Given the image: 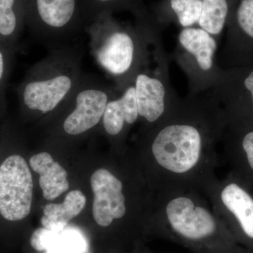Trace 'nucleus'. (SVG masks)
Returning <instances> with one entry per match:
<instances>
[{
  "label": "nucleus",
  "mask_w": 253,
  "mask_h": 253,
  "mask_svg": "<svg viewBox=\"0 0 253 253\" xmlns=\"http://www.w3.org/2000/svg\"><path fill=\"white\" fill-rule=\"evenodd\" d=\"M85 204L86 198L82 191H70L62 204H49L44 206L42 224L49 230L60 233L66 229L69 221L82 212Z\"/></svg>",
  "instance_id": "4468645a"
},
{
  "label": "nucleus",
  "mask_w": 253,
  "mask_h": 253,
  "mask_svg": "<svg viewBox=\"0 0 253 253\" xmlns=\"http://www.w3.org/2000/svg\"><path fill=\"white\" fill-rule=\"evenodd\" d=\"M223 204L239 221L249 237L253 238V200L236 184H229L221 192Z\"/></svg>",
  "instance_id": "f3484780"
},
{
  "label": "nucleus",
  "mask_w": 253,
  "mask_h": 253,
  "mask_svg": "<svg viewBox=\"0 0 253 253\" xmlns=\"http://www.w3.org/2000/svg\"><path fill=\"white\" fill-rule=\"evenodd\" d=\"M118 91L96 75L83 73L71 95L56 109L65 113L61 129L69 136H78L94 129L102 120L106 105Z\"/></svg>",
  "instance_id": "39448f33"
},
{
  "label": "nucleus",
  "mask_w": 253,
  "mask_h": 253,
  "mask_svg": "<svg viewBox=\"0 0 253 253\" xmlns=\"http://www.w3.org/2000/svg\"><path fill=\"white\" fill-rule=\"evenodd\" d=\"M167 214L173 229L188 239H202L215 229L212 215L204 208L195 207L187 198L171 201L167 206Z\"/></svg>",
  "instance_id": "9d476101"
},
{
  "label": "nucleus",
  "mask_w": 253,
  "mask_h": 253,
  "mask_svg": "<svg viewBox=\"0 0 253 253\" xmlns=\"http://www.w3.org/2000/svg\"><path fill=\"white\" fill-rule=\"evenodd\" d=\"M226 24L229 26V37L223 57L229 53L231 56L234 53L238 56L239 53L251 50L253 48V0H238Z\"/></svg>",
  "instance_id": "9b49d317"
},
{
  "label": "nucleus",
  "mask_w": 253,
  "mask_h": 253,
  "mask_svg": "<svg viewBox=\"0 0 253 253\" xmlns=\"http://www.w3.org/2000/svg\"><path fill=\"white\" fill-rule=\"evenodd\" d=\"M82 42L49 50L28 70L16 88L20 107L26 114L54 112L76 89L83 75Z\"/></svg>",
  "instance_id": "f03ea898"
},
{
  "label": "nucleus",
  "mask_w": 253,
  "mask_h": 253,
  "mask_svg": "<svg viewBox=\"0 0 253 253\" xmlns=\"http://www.w3.org/2000/svg\"><path fill=\"white\" fill-rule=\"evenodd\" d=\"M25 24L24 0H0V43L18 51Z\"/></svg>",
  "instance_id": "2eb2a0df"
},
{
  "label": "nucleus",
  "mask_w": 253,
  "mask_h": 253,
  "mask_svg": "<svg viewBox=\"0 0 253 253\" xmlns=\"http://www.w3.org/2000/svg\"><path fill=\"white\" fill-rule=\"evenodd\" d=\"M16 50L0 43V116L6 109V86Z\"/></svg>",
  "instance_id": "4be33fe9"
},
{
  "label": "nucleus",
  "mask_w": 253,
  "mask_h": 253,
  "mask_svg": "<svg viewBox=\"0 0 253 253\" xmlns=\"http://www.w3.org/2000/svg\"><path fill=\"white\" fill-rule=\"evenodd\" d=\"M4 128L3 129H1V131H0V140H1V138H2L3 134H4Z\"/></svg>",
  "instance_id": "393cba45"
},
{
  "label": "nucleus",
  "mask_w": 253,
  "mask_h": 253,
  "mask_svg": "<svg viewBox=\"0 0 253 253\" xmlns=\"http://www.w3.org/2000/svg\"><path fill=\"white\" fill-rule=\"evenodd\" d=\"M0 162V218L21 221L29 215L33 202L31 169L21 154L12 153Z\"/></svg>",
  "instance_id": "423d86ee"
},
{
  "label": "nucleus",
  "mask_w": 253,
  "mask_h": 253,
  "mask_svg": "<svg viewBox=\"0 0 253 253\" xmlns=\"http://www.w3.org/2000/svg\"><path fill=\"white\" fill-rule=\"evenodd\" d=\"M168 6L183 28L199 23L202 11V0H168Z\"/></svg>",
  "instance_id": "aec40b11"
},
{
  "label": "nucleus",
  "mask_w": 253,
  "mask_h": 253,
  "mask_svg": "<svg viewBox=\"0 0 253 253\" xmlns=\"http://www.w3.org/2000/svg\"><path fill=\"white\" fill-rule=\"evenodd\" d=\"M82 12L85 27L95 18L104 14H112L113 11L131 9L136 16L142 14L139 0H81Z\"/></svg>",
  "instance_id": "6ab92c4d"
},
{
  "label": "nucleus",
  "mask_w": 253,
  "mask_h": 253,
  "mask_svg": "<svg viewBox=\"0 0 253 253\" xmlns=\"http://www.w3.org/2000/svg\"><path fill=\"white\" fill-rule=\"evenodd\" d=\"M146 67L136 75L133 84L139 116L154 123L163 116L169 99L175 94L169 85L167 67L161 73L157 70L151 72Z\"/></svg>",
  "instance_id": "6e6552de"
},
{
  "label": "nucleus",
  "mask_w": 253,
  "mask_h": 253,
  "mask_svg": "<svg viewBox=\"0 0 253 253\" xmlns=\"http://www.w3.org/2000/svg\"><path fill=\"white\" fill-rule=\"evenodd\" d=\"M202 136L191 125L172 124L155 137L152 152L162 167L176 173L187 172L199 161Z\"/></svg>",
  "instance_id": "0eeeda50"
},
{
  "label": "nucleus",
  "mask_w": 253,
  "mask_h": 253,
  "mask_svg": "<svg viewBox=\"0 0 253 253\" xmlns=\"http://www.w3.org/2000/svg\"><path fill=\"white\" fill-rule=\"evenodd\" d=\"M211 93L216 97L245 96L253 105V66L223 69Z\"/></svg>",
  "instance_id": "dca6fc26"
},
{
  "label": "nucleus",
  "mask_w": 253,
  "mask_h": 253,
  "mask_svg": "<svg viewBox=\"0 0 253 253\" xmlns=\"http://www.w3.org/2000/svg\"><path fill=\"white\" fill-rule=\"evenodd\" d=\"M86 243L84 237L78 231L64 229L58 234L54 242L46 253H84Z\"/></svg>",
  "instance_id": "412c9836"
},
{
  "label": "nucleus",
  "mask_w": 253,
  "mask_h": 253,
  "mask_svg": "<svg viewBox=\"0 0 253 253\" xmlns=\"http://www.w3.org/2000/svg\"><path fill=\"white\" fill-rule=\"evenodd\" d=\"M59 233L49 230L46 228H38L32 234L30 243L36 251H47L54 242Z\"/></svg>",
  "instance_id": "5701e85b"
},
{
  "label": "nucleus",
  "mask_w": 253,
  "mask_h": 253,
  "mask_svg": "<svg viewBox=\"0 0 253 253\" xmlns=\"http://www.w3.org/2000/svg\"><path fill=\"white\" fill-rule=\"evenodd\" d=\"M217 50L215 38L202 28H185L179 33L174 56L191 94L208 92L217 84L223 71L216 61Z\"/></svg>",
  "instance_id": "20e7f679"
},
{
  "label": "nucleus",
  "mask_w": 253,
  "mask_h": 253,
  "mask_svg": "<svg viewBox=\"0 0 253 253\" xmlns=\"http://www.w3.org/2000/svg\"><path fill=\"white\" fill-rule=\"evenodd\" d=\"M95 61L113 80L116 91L134 83L149 64V44L157 41V30L149 19H138L136 27L118 22L111 14L95 18L85 27Z\"/></svg>",
  "instance_id": "f257e3e1"
},
{
  "label": "nucleus",
  "mask_w": 253,
  "mask_h": 253,
  "mask_svg": "<svg viewBox=\"0 0 253 253\" xmlns=\"http://www.w3.org/2000/svg\"><path fill=\"white\" fill-rule=\"evenodd\" d=\"M238 0H202L199 27L212 36L221 34Z\"/></svg>",
  "instance_id": "a211bd4d"
},
{
  "label": "nucleus",
  "mask_w": 253,
  "mask_h": 253,
  "mask_svg": "<svg viewBox=\"0 0 253 253\" xmlns=\"http://www.w3.org/2000/svg\"><path fill=\"white\" fill-rule=\"evenodd\" d=\"M31 36L49 50L73 44L85 31L81 0H24Z\"/></svg>",
  "instance_id": "7ed1b4c3"
},
{
  "label": "nucleus",
  "mask_w": 253,
  "mask_h": 253,
  "mask_svg": "<svg viewBox=\"0 0 253 253\" xmlns=\"http://www.w3.org/2000/svg\"><path fill=\"white\" fill-rule=\"evenodd\" d=\"M91 187L94 193L93 217L101 226H108L113 219H119L126 212L123 184L106 169H97L91 176Z\"/></svg>",
  "instance_id": "1a4fd4ad"
},
{
  "label": "nucleus",
  "mask_w": 253,
  "mask_h": 253,
  "mask_svg": "<svg viewBox=\"0 0 253 253\" xmlns=\"http://www.w3.org/2000/svg\"><path fill=\"white\" fill-rule=\"evenodd\" d=\"M30 166L40 174V186L43 196L47 201H53L69 188L68 173L48 152H41L30 158Z\"/></svg>",
  "instance_id": "f8f14e48"
},
{
  "label": "nucleus",
  "mask_w": 253,
  "mask_h": 253,
  "mask_svg": "<svg viewBox=\"0 0 253 253\" xmlns=\"http://www.w3.org/2000/svg\"><path fill=\"white\" fill-rule=\"evenodd\" d=\"M243 147L247 154L250 166L253 169V131L248 133L243 140Z\"/></svg>",
  "instance_id": "b1692460"
},
{
  "label": "nucleus",
  "mask_w": 253,
  "mask_h": 253,
  "mask_svg": "<svg viewBox=\"0 0 253 253\" xmlns=\"http://www.w3.org/2000/svg\"><path fill=\"white\" fill-rule=\"evenodd\" d=\"M139 116L135 89L132 84L122 91L121 96L108 103L101 121L109 135L117 136L122 132L126 124H134Z\"/></svg>",
  "instance_id": "ddd939ff"
}]
</instances>
